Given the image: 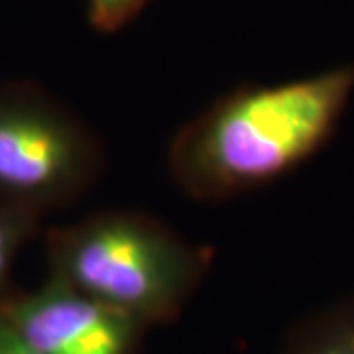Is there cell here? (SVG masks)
I'll return each instance as SVG.
<instances>
[{"mask_svg": "<svg viewBox=\"0 0 354 354\" xmlns=\"http://www.w3.org/2000/svg\"><path fill=\"white\" fill-rule=\"evenodd\" d=\"M353 95L354 64L232 88L177 128L165 152L169 177L197 203L262 189L327 146Z\"/></svg>", "mask_w": 354, "mask_h": 354, "instance_id": "obj_1", "label": "cell"}, {"mask_svg": "<svg viewBox=\"0 0 354 354\" xmlns=\"http://www.w3.org/2000/svg\"><path fill=\"white\" fill-rule=\"evenodd\" d=\"M48 278L109 305L140 327L176 321L213 266L215 250L185 241L142 211H99L50 228Z\"/></svg>", "mask_w": 354, "mask_h": 354, "instance_id": "obj_2", "label": "cell"}, {"mask_svg": "<svg viewBox=\"0 0 354 354\" xmlns=\"http://www.w3.org/2000/svg\"><path fill=\"white\" fill-rule=\"evenodd\" d=\"M106 169L101 138L32 81L0 83V203L41 216L77 203Z\"/></svg>", "mask_w": 354, "mask_h": 354, "instance_id": "obj_3", "label": "cell"}, {"mask_svg": "<svg viewBox=\"0 0 354 354\" xmlns=\"http://www.w3.org/2000/svg\"><path fill=\"white\" fill-rule=\"evenodd\" d=\"M0 315L41 354H136L144 327L81 291L46 279L0 295Z\"/></svg>", "mask_w": 354, "mask_h": 354, "instance_id": "obj_4", "label": "cell"}, {"mask_svg": "<svg viewBox=\"0 0 354 354\" xmlns=\"http://www.w3.org/2000/svg\"><path fill=\"white\" fill-rule=\"evenodd\" d=\"M279 354H354V290L297 321Z\"/></svg>", "mask_w": 354, "mask_h": 354, "instance_id": "obj_5", "label": "cell"}, {"mask_svg": "<svg viewBox=\"0 0 354 354\" xmlns=\"http://www.w3.org/2000/svg\"><path fill=\"white\" fill-rule=\"evenodd\" d=\"M41 218L0 203V295L8 291L18 254L39 230Z\"/></svg>", "mask_w": 354, "mask_h": 354, "instance_id": "obj_6", "label": "cell"}, {"mask_svg": "<svg viewBox=\"0 0 354 354\" xmlns=\"http://www.w3.org/2000/svg\"><path fill=\"white\" fill-rule=\"evenodd\" d=\"M152 0H85L87 20L101 34H116L132 24Z\"/></svg>", "mask_w": 354, "mask_h": 354, "instance_id": "obj_7", "label": "cell"}, {"mask_svg": "<svg viewBox=\"0 0 354 354\" xmlns=\"http://www.w3.org/2000/svg\"><path fill=\"white\" fill-rule=\"evenodd\" d=\"M0 354H41L16 333L0 315Z\"/></svg>", "mask_w": 354, "mask_h": 354, "instance_id": "obj_8", "label": "cell"}]
</instances>
